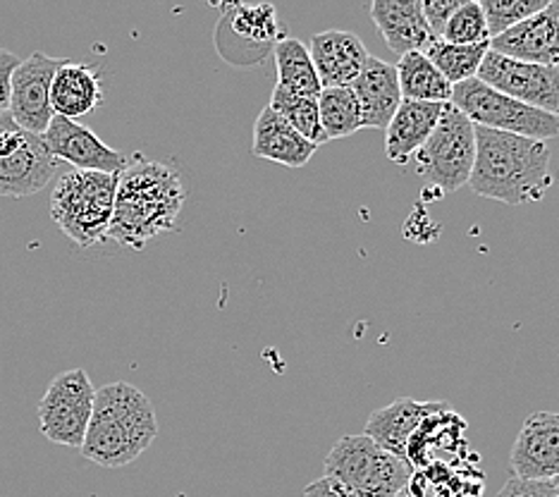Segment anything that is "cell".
Segmentation results:
<instances>
[{"label": "cell", "mask_w": 559, "mask_h": 497, "mask_svg": "<svg viewBox=\"0 0 559 497\" xmlns=\"http://www.w3.org/2000/svg\"><path fill=\"white\" fill-rule=\"evenodd\" d=\"M185 199L187 191L180 173L136 153L118 175L108 239L142 251L154 237L173 233Z\"/></svg>", "instance_id": "1"}, {"label": "cell", "mask_w": 559, "mask_h": 497, "mask_svg": "<svg viewBox=\"0 0 559 497\" xmlns=\"http://www.w3.org/2000/svg\"><path fill=\"white\" fill-rule=\"evenodd\" d=\"M550 185V149L545 142L476 127V161L468 177L474 194L521 206L540 201Z\"/></svg>", "instance_id": "2"}, {"label": "cell", "mask_w": 559, "mask_h": 497, "mask_svg": "<svg viewBox=\"0 0 559 497\" xmlns=\"http://www.w3.org/2000/svg\"><path fill=\"white\" fill-rule=\"evenodd\" d=\"M158 438L156 410L132 382H108L96 390L94 412L82 442L88 462L120 469L142 457Z\"/></svg>", "instance_id": "3"}, {"label": "cell", "mask_w": 559, "mask_h": 497, "mask_svg": "<svg viewBox=\"0 0 559 497\" xmlns=\"http://www.w3.org/2000/svg\"><path fill=\"white\" fill-rule=\"evenodd\" d=\"M118 175L70 170L50 191V218L80 249L108 241Z\"/></svg>", "instance_id": "4"}, {"label": "cell", "mask_w": 559, "mask_h": 497, "mask_svg": "<svg viewBox=\"0 0 559 497\" xmlns=\"http://www.w3.org/2000/svg\"><path fill=\"white\" fill-rule=\"evenodd\" d=\"M323 466L325 476L357 497H395L414 476V469L404 459L390 454L364 433L340 438Z\"/></svg>", "instance_id": "5"}, {"label": "cell", "mask_w": 559, "mask_h": 497, "mask_svg": "<svg viewBox=\"0 0 559 497\" xmlns=\"http://www.w3.org/2000/svg\"><path fill=\"white\" fill-rule=\"evenodd\" d=\"M416 173L444 194L468 185L476 161V127L452 104L444 106L428 142L416 151Z\"/></svg>", "instance_id": "6"}, {"label": "cell", "mask_w": 559, "mask_h": 497, "mask_svg": "<svg viewBox=\"0 0 559 497\" xmlns=\"http://www.w3.org/2000/svg\"><path fill=\"white\" fill-rule=\"evenodd\" d=\"M450 104L464 113L476 127H486V130L538 139V142L559 134L557 115L519 104V100L495 92L480 80H468L452 86Z\"/></svg>", "instance_id": "7"}, {"label": "cell", "mask_w": 559, "mask_h": 497, "mask_svg": "<svg viewBox=\"0 0 559 497\" xmlns=\"http://www.w3.org/2000/svg\"><path fill=\"white\" fill-rule=\"evenodd\" d=\"M62 175V163L44 137L24 130L10 113H0V197H32Z\"/></svg>", "instance_id": "8"}, {"label": "cell", "mask_w": 559, "mask_h": 497, "mask_svg": "<svg viewBox=\"0 0 559 497\" xmlns=\"http://www.w3.org/2000/svg\"><path fill=\"white\" fill-rule=\"evenodd\" d=\"M94 382L84 368H72L50 380L39 402V428L62 448H82L94 412Z\"/></svg>", "instance_id": "9"}, {"label": "cell", "mask_w": 559, "mask_h": 497, "mask_svg": "<svg viewBox=\"0 0 559 497\" xmlns=\"http://www.w3.org/2000/svg\"><path fill=\"white\" fill-rule=\"evenodd\" d=\"M495 92L510 96L519 104L559 115V72L557 66H533L488 50L478 76Z\"/></svg>", "instance_id": "10"}, {"label": "cell", "mask_w": 559, "mask_h": 497, "mask_svg": "<svg viewBox=\"0 0 559 497\" xmlns=\"http://www.w3.org/2000/svg\"><path fill=\"white\" fill-rule=\"evenodd\" d=\"M60 62L41 50L17 62L10 74V106L8 113L24 130L44 134L53 120L50 108V84H53Z\"/></svg>", "instance_id": "11"}, {"label": "cell", "mask_w": 559, "mask_h": 497, "mask_svg": "<svg viewBox=\"0 0 559 497\" xmlns=\"http://www.w3.org/2000/svg\"><path fill=\"white\" fill-rule=\"evenodd\" d=\"M41 137L48 151L60 163H70L72 170L120 175L130 163L124 153L100 142L94 130L74 120L60 118V115H53V120H50L48 130Z\"/></svg>", "instance_id": "12"}, {"label": "cell", "mask_w": 559, "mask_h": 497, "mask_svg": "<svg viewBox=\"0 0 559 497\" xmlns=\"http://www.w3.org/2000/svg\"><path fill=\"white\" fill-rule=\"evenodd\" d=\"M512 478H559V414L533 412L526 416L510 454Z\"/></svg>", "instance_id": "13"}, {"label": "cell", "mask_w": 559, "mask_h": 497, "mask_svg": "<svg viewBox=\"0 0 559 497\" xmlns=\"http://www.w3.org/2000/svg\"><path fill=\"white\" fill-rule=\"evenodd\" d=\"M490 50L533 66L559 62V0L548 3L536 15L519 22L516 27L490 38Z\"/></svg>", "instance_id": "14"}, {"label": "cell", "mask_w": 559, "mask_h": 497, "mask_svg": "<svg viewBox=\"0 0 559 497\" xmlns=\"http://www.w3.org/2000/svg\"><path fill=\"white\" fill-rule=\"evenodd\" d=\"M309 54L323 88L352 86L368 60V50L359 34L345 29L319 32L311 38Z\"/></svg>", "instance_id": "15"}, {"label": "cell", "mask_w": 559, "mask_h": 497, "mask_svg": "<svg viewBox=\"0 0 559 497\" xmlns=\"http://www.w3.org/2000/svg\"><path fill=\"white\" fill-rule=\"evenodd\" d=\"M368 15L378 27L390 50L402 58L406 54H426L436 42L430 34L421 0H373L368 5Z\"/></svg>", "instance_id": "16"}, {"label": "cell", "mask_w": 559, "mask_h": 497, "mask_svg": "<svg viewBox=\"0 0 559 497\" xmlns=\"http://www.w3.org/2000/svg\"><path fill=\"white\" fill-rule=\"evenodd\" d=\"M444 406H448L444 402H416L414 398H397L383 410L368 416L364 436L378 442L390 454L404 459L414 433L421 428L428 416H433Z\"/></svg>", "instance_id": "17"}, {"label": "cell", "mask_w": 559, "mask_h": 497, "mask_svg": "<svg viewBox=\"0 0 559 497\" xmlns=\"http://www.w3.org/2000/svg\"><path fill=\"white\" fill-rule=\"evenodd\" d=\"M361 108V127L388 130L392 115L402 104L397 70L390 62L368 56L361 74L349 86Z\"/></svg>", "instance_id": "18"}, {"label": "cell", "mask_w": 559, "mask_h": 497, "mask_svg": "<svg viewBox=\"0 0 559 497\" xmlns=\"http://www.w3.org/2000/svg\"><path fill=\"white\" fill-rule=\"evenodd\" d=\"M104 104V84L94 66L86 62H60L50 84V108L53 115L78 122Z\"/></svg>", "instance_id": "19"}, {"label": "cell", "mask_w": 559, "mask_h": 497, "mask_svg": "<svg viewBox=\"0 0 559 497\" xmlns=\"http://www.w3.org/2000/svg\"><path fill=\"white\" fill-rule=\"evenodd\" d=\"M223 12L221 32H233V36H237L233 38L235 50L227 56L230 62H239V56H253L251 60L261 62L257 48L265 56L277 46L280 27L273 5H225Z\"/></svg>", "instance_id": "20"}, {"label": "cell", "mask_w": 559, "mask_h": 497, "mask_svg": "<svg viewBox=\"0 0 559 497\" xmlns=\"http://www.w3.org/2000/svg\"><path fill=\"white\" fill-rule=\"evenodd\" d=\"M444 106L421 104V100H402L397 113L385 130V153L395 165L412 163L416 151L433 134Z\"/></svg>", "instance_id": "21"}, {"label": "cell", "mask_w": 559, "mask_h": 497, "mask_svg": "<svg viewBox=\"0 0 559 497\" xmlns=\"http://www.w3.org/2000/svg\"><path fill=\"white\" fill-rule=\"evenodd\" d=\"M319 146L304 139L295 127H289L275 110L265 106L253 125L251 153L257 158H265L285 165V168H304Z\"/></svg>", "instance_id": "22"}, {"label": "cell", "mask_w": 559, "mask_h": 497, "mask_svg": "<svg viewBox=\"0 0 559 497\" xmlns=\"http://www.w3.org/2000/svg\"><path fill=\"white\" fill-rule=\"evenodd\" d=\"M400 92L406 100H421V104L448 106L452 98V84L436 70L424 54H406L395 66Z\"/></svg>", "instance_id": "23"}, {"label": "cell", "mask_w": 559, "mask_h": 497, "mask_svg": "<svg viewBox=\"0 0 559 497\" xmlns=\"http://www.w3.org/2000/svg\"><path fill=\"white\" fill-rule=\"evenodd\" d=\"M273 54L277 66V86L304 96H319L323 92L309 48L304 46L299 38H280Z\"/></svg>", "instance_id": "24"}, {"label": "cell", "mask_w": 559, "mask_h": 497, "mask_svg": "<svg viewBox=\"0 0 559 497\" xmlns=\"http://www.w3.org/2000/svg\"><path fill=\"white\" fill-rule=\"evenodd\" d=\"M319 115L321 130L328 142H333V139H347L364 130L359 100L349 86L323 88L319 94Z\"/></svg>", "instance_id": "25"}, {"label": "cell", "mask_w": 559, "mask_h": 497, "mask_svg": "<svg viewBox=\"0 0 559 497\" xmlns=\"http://www.w3.org/2000/svg\"><path fill=\"white\" fill-rule=\"evenodd\" d=\"M490 50V42L488 44H478V46H454L442 42V38H436L433 44L428 46L426 58L433 62L436 70L448 80L452 86L476 80L478 70L483 66V58Z\"/></svg>", "instance_id": "26"}, {"label": "cell", "mask_w": 559, "mask_h": 497, "mask_svg": "<svg viewBox=\"0 0 559 497\" xmlns=\"http://www.w3.org/2000/svg\"><path fill=\"white\" fill-rule=\"evenodd\" d=\"M269 108L275 110L289 127H295L304 139H309L311 144L321 146L328 142L321 130L319 96H304V94L287 92L283 86H275Z\"/></svg>", "instance_id": "27"}, {"label": "cell", "mask_w": 559, "mask_h": 497, "mask_svg": "<svg viewBox=\"0 0 559 497\" xmlns=\"http://www.w3.org/2000/svg\"><path fill=\"white\" fill-rule=\"evenodd\" d=\"M442 42L454 44V46H478L488 44V22L483 15V8L476 0H464V3L456 8L454 15L450 17L448 27L442 32Z\"/></svg>", "instance_id": "28"}, {"label": "cell", "mask_w": 559, "mask_h": 497, "mask_svg": "<svg viewBox=\"0 0 559 497\" xmlns=\"http://www.w3.org/2000/svg\"><path fill=\"white\" fill-rule=\"evenodd\" d=\"M545 5V0H483V15L488 22L490 38L504 34L507 29L516 27L519 22L536 15Z\"/></svg>", "instance_id": "29"}, {"label": "cell", "mask_w": 559, "mask_h": 497, "mask_svg": "<svg viewBox=\"0 0 559 497\" xmlns=\"http://www.w3.org/2000/svg\"><path fill=\"white\" fill-rule=\"evenodd\" d=\"M421 5H424V17L430 34L440 38L444 27H448L450 17L454 15L456 8L462 5V0H426Z\"/></svg>", "instance_id": "30"}, {"label": "cell", "mask_w": 559, "mask_h": 497, "mask_svg": "<svg viewBox=\"0 0 559 497\" xmlns=\"http://www.w3.org/2000/svg\"><path fill=\"white\" fill-rule=\"evenodd\" d=\"M498 497H559L552 481H521L510 478L498 493Z\"/></svg>", "instance_id": "31"}, {"label": "cell", "mask_w": 559, "mask_h": 497, "mask_svg": "<svg viewBox=\"0 0 559 497\" xmlns=\"http://www.w3.org/2000/svg\"><path fill=\"white\" fill-rule=\"evenodd\" d=\"M17 56L0 48V113H8L10 106V74L17 68Z\"/></svg>", "instance_id": "32"}, {"label": "cell", "mask_w": 559, "mask_h": 497, "mask_svg": "<svg viewBox=\"0 0 559 497\" xmlns=\"http://www.w3.org/2000/svg\"><path fill=\"white\" fill-rule=\"evenodd\" d=\"M304 497H357V495L349 493L335 478L323 476V478L313 481V483H309L307 488H304Z\"/></svg>", "instance_id": "33"}, {"label": "cell", "mask_w": 559, "mask_h": 497, "mask_svg": "<svg viewBox=\"0 0 559 497\" xmlns=\"http://www.w3.org/2000/svg\"><path fill=\"white\" fill-rule=\"evenodd\" d=\"M395 497H430V495H421V493H416V490H412L409 486H406V488L400 490Z\"/></svg>", "instance_id": "34"}, {"label": "cell", "mask_w": 559, "mask_h": 497, "mask_svg": "<svg viewBox=\"0 0 559 497\" xmlns=\"http://www.w3.org/2000/svg\"><path fill=\"white\" fill-rule=\"evenodd\" d=\"M552 486H555V490H557V495H559V478L552 481Z\"/></svg>", "instance_id": "35"}, {"label": "cell", "mask_w": 559, "mask_h": 497, "mask_svg": "<svg viewBox=\"0 0 559 497\" xmlns=\"http://www.w3.org/2000/svg\"><path fill=\"white\" fill-rule=\"evenodd\" d=\"M557 72H559V62H557ZM557 118H559V115H557Z\"/></svg>", "instance_id": "36"}]
</instances>
